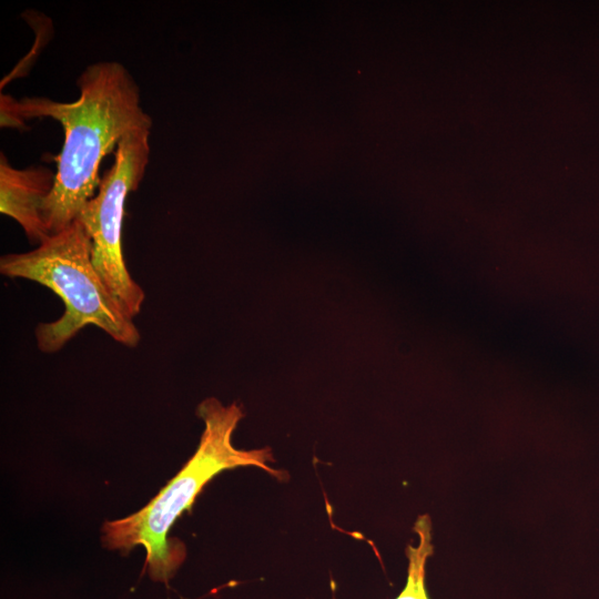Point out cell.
Returning a JSON list of instances; mask_svg holds the SVG:
<instances>
[{
	"label": "cell",
	"instance_id": "cell-1",
	"mask_svg": "<svg viewBox=\"0 0 599 599\" xmlns=\"http://www.w3.org/2000/svg\"><path fill=\"white\" fill-rule=\"evenodd\" d=\"M79 99L59 102L49 98L2 101L11 111L12 125L24 119L52 118L64 132L55 180L43 204V220L50 235L74 222L95 195L99 166L121 139L136 129H151L152 119L141 106L140 88L129 70L116 61L88 65L77 79Z\"/></svg>",
	"mask_w": 599,
	"mask_h": 599
},
{
	"label": "cell",
	"instance_id": "cell-2",
	"mask_svg": "<svg viewBox=\"0 0 599 599\" xmlns=\"http://www.w3.org/2000/svg\"><path fill=\"white\" fill-rule=\"evenodd\" d=\"M204 430L194 455L164 488L141 510L125 518L106 521L102 527L105 548L129 552L135 546L146 551L142 575L169 585L186 557L179 539H170V528L184 510H190L204 486L223 470L253 466L282 479V473L268 465L270 448L237 449L232 435L244 414L236 403L224 406L206 398L197 407Z\"/></svg>",
	"mask_w": 599,
	"mask_h": 599
},
{
	"label": "cell",
	"instance_id": "cell-5",
	"mask_svg": "<svg viewBox=\"0 0 599 599\" xmlns=\"http://www.w3.org/2000/svg\"><path fill=\"white\" fill-rule=\"evenodd\" d=\"M55 173L41 165L17 169L0 156V212L16 220L33 244L50 236L43 204L52 191Z\"/></svg>",
	"mask_w": 599,
	"mask_h": 599
},
{
	"label": "cell",
	"instance_id": "cell-4",
	"mask_svg": "<svg viewBox=\"0 0 599 599\" xmlns=\"http://www.w3.org/2000/svg\"><path fill=\"white\" fill-rule=\"evenodd\" d=\"M150 131L136 129L121 139L113 165L78 216L91 237L95 270L132 318L140 313L145 295L126 268L122 225L126 197L139 187L149 163Z\"/></svg>",
	"mask_w": 599,
	"mask_h": 599
},
{
	"label": "cell",
	"instance_id": "cell-3",
	"mask_svg": "<svg viewBox=\"0 0 599 599\" xmlns=\"http://www.w3.org/2000/svg\"><path fill=\"white\" fill-rule=\"evenodd\" d=\"M0 272L37 282L62 300V316L39 324L35 329L41 352H58L88 325L99 327L122 345L139 344L140 333L133 318L92 263V241L79 219L29 252L1 256Z\"/></svg>",
	"mask_w": 599,
	"mask_h": 599
},
{
	"label": "cell",
	"instance_id": "cell-6",
	"mask_svg": "<svg viewBox=\"0 0 599 599\" xmlns=\"http://www.w3.org/2000/svg\"><path fill=\"white\" fill-rule=\"evenodd\" d=\"M414 530L418 536L417 545H408L406 555L408 558L407 581L396 599H429L426 585V562L433 555L432 524L428 515L417 518Z\"/></svg>",
	"mask_w": 599,
	"mask_h": 599
}]
</instances>
